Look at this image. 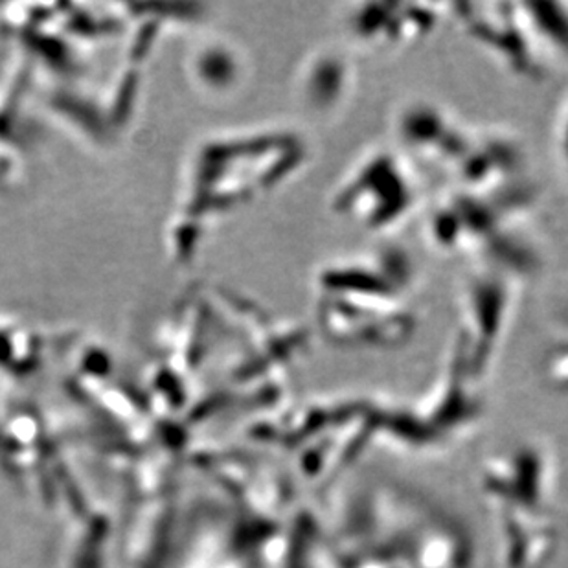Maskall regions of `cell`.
Here are the masks:
<instances>
[{
    "label": "cell",
    "instance_id": "cell-1",
    "mask_svg": "<svg viewBox=\"0 0 568 568\" xmlns=\"http://www.w3.org/2000/svg\"><path fill=\"white\" fill-rule=\"evenodd\" d=\"M416 204V186L408 164L390 153H374L348 173L333 201L338 212L368 229H388L410 214Z\"/></svg>",
    "mask_w": 568,
    "mask_h": 568
},
{
    "label": "cell",
    "instance_id": "cell-2",
    "mask_svg": "<svg viewBox=\"0 0 568 568\" xmlns=\"http://www.w3.org/2000/svg\"><path fill=\"white\" fill-rule=\"evenodd\" d=\"M473 280L469 298H466V310L469 307L467 321L471 322L467 335L480 341L486 348H491L505 327L509 291L503 280H495L494 274H489L488 278L477 276Z\"/></svg>",
    "mask_w": 568,
    "mask_h": 568
}]
</instances>
